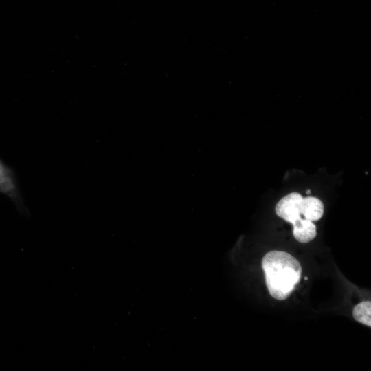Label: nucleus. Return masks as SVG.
Returning <instances> with one entry per match:
<instances>
[{"label": "nucleus", "mask_w": 371, "mask_h": 371, "mask_svg": "<svg viewBox=\"0 0 371 371\" xmlns=\"http://www.w3.org/2000/svg\"><path fill=\"white\" fill-rule=\"evenodd\" d=\"M262 267L268 291L276 300L287 299L301 280V265L287 252L267 253L262 258Z\"/></svg>", "instance_id": "f257e3e1"}, {"label": "nucleus", "mask_w": 371, "mask_h": 371, "mask_svg": "<svg viewBox=\"0 0 371 371\" xmlns=\"http://www.w3.org/2000/svg\"><path fill=\"white\" fill-rule=\"evenodd\" d=\"M302 199L303 196L297 192H291L284 196L276 205V214L291 224L304 218L301 217Z\"/></svg>", "instance_id": "f03ea898"}, {"label": "nucleus", "mask_w": 371, "mask_h": 371, "mask_svg": "<svg viewBox=\"0 0 371 371\" xmlns=\"http://www.w3.org/2000/svg\"><path fill=\"white\" fill-rule=\"evenodd\" d=\"M292 225L293 236L300 243H306L315 238L316 226L313 221L301 218L293 222Z\"/></svg>", "instance_id": "7ed1b4c3"}, {"label": "nucleus", "mask_w": 371, "mask_h": 371, "mask_svg": "<svg viewBox=\"0 0 371 371\" xmlns=\"http://www.w3.org/2000/svg\"><path fill=\"white\" fill-rule=\"evenodd\" d=\"M324 214V205L320 199L315 196L303 197L302 201V215L304 218L316 221Z\"/></svg>", "instance_id": "20e7f679"}, {"label": "nucleus", "mask_w": 371, "mask_h": 371, "mask_svg": "<svg viewBox=\"0 0 371 371\" xmlns=\"http://www.w3.org/2000/svg\"><path fill=\"white\" fill-rule=\"evenodd\" d=\"M354 319L366 326H371V303L363 302L355 306L352 311Z\"/></svg>", "instance_id": "39448f33"}, {"label": "nucleus", "mask_w": 371, "mask_h": 371, "mask_svg": "<svg viewBox=\"0 0 371 371\" xmlns=\"http://www.w3.org/2000/svg\"><path fill=\"white\" fill-rule=\"evenodd\" d=\"M311 193V190H306V194H309Z\"/></svg>", "instance_id": "423d86ee"}, {"label": "nucleus", "mask_w": 371, "mask_h": 371, "mask_svg": "<svg viewBox=\"0 0 371 371\" xmlns=\"http://www.w3.org/2000/svg\"><path fill=\"white\" fill-rule=\"evenodd\" d=\"M307 279H308V278H307V277H305V278H304V280H306Z\"/></svg>", "instance_id": "0eeeda50"}]
</instances>
